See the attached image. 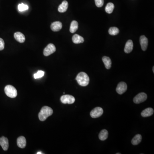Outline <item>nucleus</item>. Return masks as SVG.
<instances>
[{
    "label": "nucleus",
    "instance_id": "nucleus-1",
    "mask_svg": "<svg viewBox=\"0 0 154 154\" xmlns=\"http://www.w3.org/2000/svg\"><path fill=\"white\" fill-rule=\"evenodd\" d=\"M53 113V110L48 106H44L38 113V117L40 120L44 121Z\"/></svg>",
    "mask_w": 154,
    "mask_h": 154
},
{
    "label": "nucleus",
    "instance_id": "nucleus-2",
    "mask_svg": "<svg viewBox=\"0 0 154 154\" xmlns=\"http://www.w3.org/2000/svg\"><path fill=\"white\" fill-rule=\"evenodd\" d=\"M76 80L78 84L82 87H86L89 84V77L84 72H80L77 75Z\"/></svg>",
    "mask_w": 154,
    "mask_h": 154
},
{
    "label": "nucleus",
    "instance_id": "nucleus-3",
    "mask_svg": "<svg viewBox=\"0 0 154 154\" xmlns=\"http://www.w3.org/2000/svg\"><path fill=\"white\" fill-rule=\"evenodd\" d=\"M4 91L6 95L11 98H16L17 95V90L14 87L8 85L5 87Z\"/></svg>",
    "mask_w": 154,
    "mask_h": 154
},
{
    "label": "nucleus",
    "instance_id": "nucleus-4",
    "mask_svg": "<svg viewBox=\"0 0 154 154\" xmlns=\"http://www.w3.org/2000/svg\"><path fill=\"white\" fill-rule=\"evenodd\" d=\"M60 101L64 104H72L75 102V98L72 95H65L61 97Z\"/></svg>",
    "mask_w": 154,
    "mask_h": 154
},
{
    "label": "nucleus",
    "instance_id": "nucleus-5",
    "mask_svg": "<svg viewBox=\"0 0 154 154\" xmlns=\"http://www.w3.org/2000/svg\"><path fill=\"white\" fill-rule=\"evenodd\" d=\"M56 50L55 46L53 44H49L44 49V55L45 56H48L55 52Z\"/></svg>",
    "mask_w": 154,
    "mask_h": 154
},
{
    "label": "nucleus",
    "instance_id": "nucleus-6",
    "mask_svg": "<svg viewBox=\"0 0 154 154\" xmlns=\"http://www.w3.org/2000/svg\"><path fill=\"white\" fill-rule=\"evenodd\" d=\"M147 98V95L145 93H140L134 98L133 101L134 103L140 104L145 101Z\"/></svg>",
    "mask_w": 154,
    "mask_h": 154
},
{
    "label": "nucleus",
    "instance_id": "nucleus-7",
    "mask_svg": "<svg viewBox=\"0 0 154 154\" xmlns=\"http://www.w3.org/2000/svg\"><path fill=\"white\" fill-rule=\"evenodd\" d=\"M103 113V110L100 107L94 108L90 112V115L93 118H98L101 117Z\"/></svg>",
    "mask_w": 154,
    "mask_h": 154
},
{
    "label": "nucleus",
    "instance_id": "nucleus-8",
    "mask_svg": "<svg viewBox=\"0 0 154 154\" xmlns=\"http://www.w3.org/2000/svg\"><path fill=\"white\" fill-rule=\"evenodd\" d=\"M127 89V85L125 82H121L118 84L116 88V91L118 94L122 95L125 93Z\"/></svg>",
    "mask_w": 154,
    "mask_h": 154
},
{
    "label": "nucleus",
    "instance_id": "nucleus-9",
    "mask_svg": "<svg viewBox=\"0 0 154 154\" xmlns=\"http://www.w3.org/2000/svg\"><path fill=\"white\" fill-rule=\"evenodd\" d=\"M140 42L142 50H143V51H146L148 47V38L144 35H142L140 37Z\"/></svg>",
    "mask_w": 154,
    "mask_h": 154
},
{
    "label": "nucleus",
    "instance_id": "nucleus-10",
    "mask_svg": "<svg viewBox=\"0 0 154 154\" xmlns=\"http://www.w3.org/2000/svg\"><path fill=\"white\" fill-rule=\"evenodd\" d=\"M0 145L1 146L4 150H7L9 147V141L8 139L4 136L0 137Z\"/></svg>",
    "mask_w": 154,
    "mask_h": 154
},
{
    "label": "nucleus",
    "instance_id": "nucleus-11",
    "mask_svg": "<svg viewBox=\"0 0 154 154\" xmlns=\"http://www.w3.org/2000/svg\"><path fill=\"white\" fill-rule=\"evenodd\" d=\"M62 28V24L60 22H54L51 25V28L53 31H59Z\"/></svg>",
    "mask_w": 154,
    "mask_h": 154
},
{
    "label": "nucleus",
    "instance_id": "nucleus-12",
    "mask_svg": "<svg viewBox=\"0 0 154 154\" xmlns=\"http://www.w3.org/2000/svg\"><path fill=\"white\" fill-rule=\"evenodd\" d=\"M14 36L16 40L20 43H23L25 41L24 35L20 32L15 33L14 34Z\"/></svg>",
    "mask_w": 154,
    "mask_h": 154
},
{
    "label": "nucleus",
    "instance_id": "nucleus-13",
    "mask_svg": "<svg viewBox=\"0 0 154 154\" xmlns=\"http://www.w3.org/2000/svg\"><path fill=\"white\" fill-rule=\"evenodd\" d=\"M17 145L19 148L23 149L26 146V140L24 136H20L17 140Z\"/></svg>",
    "mask_w": 154,
    "mask_h": 154
},
{
    "label": "nucleus",
    "instance_id": "nucleus-14",
    "mask_svg": "<svg viewBox=\"0 0 154 154\" xmlns=\"http://www.w3.org/2000/svg\"><path fill=\"white\" fill-rule=\"evenodd\" d=\"M133 48V42L131 40H129L125 45L124 51L125 53L129 54L131 52Z\"/></svg>",
    "mask_w": 154,
    "mask_h": 154
},
{
    "label": "nucleus",
    "instance_id": "nucleus-15",
    "mask_svg": "<svg viewBox=\"0 0 154 154\" xmlns=\"http://www.w3.org/2000/svg\"><path fill=\"white\" fill-rule=\"evenodd\" d=\"M68 8V3L66 1H63V2L62 3V4L60 5H59L58 10L59 12L63 13L66 12V10H67Z\"/></svg>",
    "mask_w": 154,
    "mask_h": 154
},
{
    "label": "nucleus",
    "instance_id": "nucleus-16",
    "mask_svg": "<svg viewBox=\"0 0 154 154\" xmlns=\"http://www.w3.org/2000/svg\"><path fill=\"white\" fill-rule=\"evenodd\" d=\"M154 113V110L151 107H149L145 109L141 112V115L142 117H150Z\"/></svg>",
    "mask_w": 154,
    "mask_h": 154
},
{
    "label": "nucleus",
    "instance_id": "nucleus-17",
    "mask_svg": "<svg viewBox=\"0 0 154 154\" xmlns=\"http://www.w3.org/2000/svg\"><path fill=\"white\" fill-rule=\"evenodd\" d=\"M72 41L75 44H79L83 43L84 42V38L83 37L78 35L75 34L72 36Z\"/></svg>",
    "mask_w": 154,
    "mask_h": 154
},
{
    "label": "nucleus",
    "instance_id": "nucleus-18",
    "mask_svg": "<svg viewBox=\"0 0 154 154\" xmlns=\"http://www.w3.org/2000/svg\"><path fill=\"white\" fill-rule=\"evenodd\" d=\"M102 61L105 64V67L107 69H110L111 66L112 62L109 57L104 56L102 57Z\"/></svg>",
    "mask_w": 154,
    "mask_h": 154
},
{
    "label": "nucleus",
    "instance_id": "nucleus-19",
    "mask_svg": "<svg viewBox=\"0 0 154 154\" xmlns=\"http://www.w3.org/2000/svg\"><path fill=\"white\" fill-rule=\"evenodd\" d=\"M108 133L107 130L106 129H103L100 131L99 134V138L101 140H105L108 137Z\"/></svg>",
    "mask_w": 154,
    "mask_h": 154
},
{
    "label": "nucleus",
    "instance_id": "nucleus-20",
    "mask_svg": "<svg viewBox=\"0 0 154 154\" xmlns=\"http://www.w3.org/2000/svg\"><path fill=\"white\" fill-rule=\"evenodd\" d=\"M142 139V136L141 135L139 134L136 135L131 140V143L133 145H137L141 142Z\"/></svg>",
    "mask_w": 154,
    "mask_h": 154
},
{
    "label": "nucleus",
    "instance_id": "nucleus-21",
    "mask_svg": "<svg viewBox=\"0 0 154 154\" xmlns=\"http://www.w3.org/2000/svg\"><path fill=\"white\" fill-rule=\"evenodd\" d=\"M78 22L76 21H73L71 22V25H70V32L71 33H74L77 31V30L78 29Z\"/></svg>",
    "mask_w": 154,
    "mask_h": 154
},
{
    "label": "nucleus",
    "instance_id": "nucleus-22",
    "mask_svg": "<svg viewBox=\"0 0 154 154\" xmlns=\"http://www.w3.org/2000/svg\"><path fill=\"white\" fill-rule=\"evenodd\" d=\"M114 9V5L112 3H109L106 5L105 10L107 13L111 14L113 12Z\"/></svg>",
    "mask_w": 154,
    "mask_h": 154
},
{
    "label": "nucleus",
    "instance_id": "nucleus-23",
    "mask_svg": "<svg viewBox=\"0 0 154 154\" xmlns=\"http://www.w3.org/2000/svg\"><path fill=\"white\" fill-rule=\"evenodd\" d=\"M119 29L117 27H111L108 30L109 34L112 36H115L119 33Z\"/></svg>",
    "mask_w": 154,
    "mask_h": 154
},
{
    "label": "nucleus",
    "instance_id": "nucleus-24",
    "mask_svg": "<svg viewBox=\"0 0 154 154\" xmlns=\"http://www.w3.org/2000/svg\"><path fill=\"white\" fill-rule=\"evenodd\" d=\"M18 10L20 12H23L24 11H25L27 10H28L29 9V7L28 5L24 4L23 3L22 4H18Z\"/></svg>",
    "mask_w": 154,
    "mask_h": 154
},
{
    "label": "nucleus",
    "instance_id": "nucleus-25",
    "mask_svg": "<svg viewBox=\"0 0 154 154\" xmlns=\"http://www.w3.org/2000/svg\"><path fill=\"white\" fill-rule=\"evenodd\" d=\"M45 72L43 71L40 70L38 71L34 75V78L35 79H37V78H40L43 77L44 75Z\"/></svg>",
    "mask_w": 154,
    "mask_h": 154
},
{
    "label": "nucleus",
    "instance_id": "nucleus-26",
    "mask_svg": "<svg viewBox=\"0 0 154 154\" xmlns=\"http://www.w3.org/2000/svg\"><path fill=\"white\" fill-rule=\"evenodd\" d=\"M95 5L98 7H101L104 5V0H95Z\"/></svg>",
    "mask_w": 154,
    "mask_h": 154
},
{
    "label": "nucleus",
    "instance_id": "nucleus-27",
    "mask_svg": "<svg viewBox=\"0 0 154 154\" xmlns=\"http://www.w3.org/2000/svg\"><path fill=\"white\" fill-rule=\"evenodd\" d=\"M4 42L2 38H0V51H2L4 48Z\"/></svg>",
    "mask_w": 154,
    "mask_h": 154
},
{
    "label": "nucleus",
    "instance_id": "nucleus-28",
    "mask_svg": "<svg viewBox=\"0 0 154 154\" xmlns=\"http://www.w3.org/2000/svg\"><path fill=\"white\" fill-rule=\"evenodd\" d=\"M36 154H43V153H42V152H37V153H36Z\"/></svg>",
    "mask_w": 154,
    "mask_h": 154
},
{
    "label": "nucleus",
    "instance_id": "nucleus-29",
    "mask_svg": "<svg viewBox=\"0 0 154 154\" xmlns=\"http://www.w3.org/2000/svg\"><path fill=\"white\" fill-rule=\"evenodd\" d=\"M154 66H153V72H154Z\"/></svg>",
    "mask_w": 154,
    "mask_h": 154
},
{
    "label": "nucleus",
    "instance_id": "nucleus-30",
    "mask_svg": "<svg viewBox=\"0 0 154 154\" xmlns=\"http://www.w3.org/2000/svg\"><path fill=\"white\" fill-rule=\"evenodd\" d=\"M117 154H121L120 153H117Z\"/></svg>",
    "mask_w": 154,
    "mask_h": 154
}]
</instances>
